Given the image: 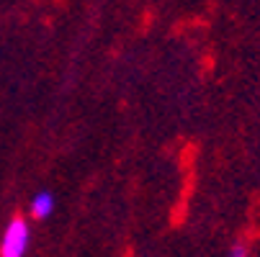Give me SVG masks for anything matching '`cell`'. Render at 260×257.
<instances>
[{
  "mask_svg": "<svg viewBox=\"0 0 260 257\" xmlns=\"http://www.w3.org/2000/svg\"><path fill=\"white\" fill-rule=\"evenodd\" d=\"M28 242H31V229L26 224V218L16 216V218H11V224L3 232V239H0V254L3 257H21V254H26Z\"/></svg>",
  "mask_w": 260,
  "mask_h": 257,
  "instance_id": "obj_1",
  "label": "cell"
},
{
  "mask_svg": "<svg viewBox=\"0 0 260 257\" xmlns=\"http://www.w3.org/2000/svg\"><path fill=\"white\" fill-rule=\"evenodd\" d=\"M230 254H232V257H247V247H242V244H235V247L230 249Z\"/></svg>",
  "mask_w": 260,
  "mask_h": 257,
  "instance_id": "obj_3",
  "label": "cell"
},
{
  "mask_svg": "<svg viewBox=\"0 0 260 257\" xmlns=\"http://www.w3.org/2000/svg\"><path fill=\"white\" fill-rule=\"evenodd\" d=\"M28 211H31V216L34 218H47L52 211H54V196L49 193V191H39L34 198H31V206H28Z\"/></svg>",
  "mask_w": 260,
  "mask_h": 257,
  "instance_id": "obj_2",
  "label": "cell"
}]
</instances>
